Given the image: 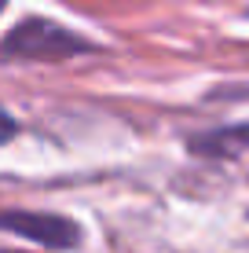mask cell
<instances>
[{
  "label": "cell",
  "mask_w": 249,
  "mask_h": 253,
  "mask_svg": "<svg viewBox=\"0 0 249 253\" xmlns=\"http://www.w3.org/2000/svg\"><path fill=\"white\" fill-rule=\"evenodd\" d=\"M4 224H7V231L26 235V239H37V242H44V246H73V242H77V228L70 220H59V216L7 213Z\"/></svg>",
  "instance_id": "6da1fadb"
}]
</instances>
